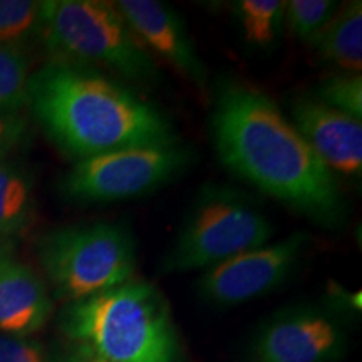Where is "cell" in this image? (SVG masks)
I'll return each instance as SVG.
<instances>
[{
  "mask_svg": "<svg viewBox=\"0 0 362 362\" xmlns=\"http://www.w3.org/2000/svg\"><path fill=\"white\" fill-rule=\"evenodd\" d=\"M310 235L296 232L270 245L242 252L203 272L198 293L206 304L235 307L277 291L310 247Z\"/></svg>",
  "mask_w": 362,
  "mask_h": 362,
  "instance_id": "obj_8",
  "label": "cell"
},
{
  "mask_svg": "<svg viewBox=\"0 0 362 362\" xmlns=\"http://www.w3.org/2000/svg\"><path fill=\"white\" fill-rule=\"evenodd\" d=\"M27 121L19 115H0V161H6L13 149L27 138Z\"/></svg>",
  "mask_w": 362,
  "mask_h": 362,
  "instance_id": "obj_21",
  "label": "cell"
},
{
  "mask_svg": "<svg viewBox=\"0 0 362 362\" xmlns=\"http://www.w3.org/2000/svg\"><path fill=\"white\" fill-rule=\"evenodd\" d=\"M27 104L49 138L76 160L181 143L168 116L88 67L51 62L29 79Z\"/></svg>",
  "mask_w": 362,
  "mask_h": 362,
  "instance_id": "obj_2",
  "label": "cell"
},
{
  "mask_svg": "<svg viewBox=\"0 0 362 362\" xmlns=\"http://www.w3.org/2000/svg\"><path fill=\"white\" fill-rule=\"evenodd\" d=\"M51 312L42 279L24 262L0 250V334L24 337L37 332Z\"/></svg>",
  "mask_w": 362,
  "mask_h": 362,
  "instance_id": "obj_12",
  "label": "cell"
},
{
  "mask_svg": "<svg viewBox=\"0 0 362 362\" xmlns=\"http://www.w3.org/2000/svg\"><path fill=\"white\" fill-rule=\"evenodd\" d=\"M115 6L136 37L193 84L203 89L206 69L178 12L158 0H119Z\"/></svg>",
  "mask_w": 362,
  "mask_h": 362,
  "instance_id": "obj_11",
  "label": "cell"
},
{
  "mask_svg": "<svg viewBox=\"0 0 362 362\" xmlns=\"http://www.w3.org/2000/svg\"><path fill=\"white\" fill-rule=\"evenodd\" d=\"M336 8L337 4L332 0H288L285 2L284 22L298 40L310 45Z\"/></svg>",
  "mask_w": 362,
  "mask_h": 362,
  "instance_id": "obj_18",
  "label": "cell"
},
{
  "mask_svg": "<svg viewBox=\"0 0 362 362\" xmlns=\"http://www.w3.org/2000/svg\"><path fill=\"white\" fill-rule=\"evenodd\" d=\"M192 160L181 143L117 149L76 163L62 180V193L76 202L146 197L178 178Z\"/></svg>",
  "mask_w": 362,
  "mask_h": 362,
  "instance_id": "obj_7",
  "label": "cell"
},
{
  "mask_svg": "<svg viewBox=\"0 0 362 362\" xmlns=\"http://www.w3.org/2000/svg\"><path fill=\"white\" fill-rule=\"evenodd\" d=\"M29 79L24 51L0 44V115H19L29 98Z\"/></svg>",
  "mask_w": 362,
  "mask_h": 362,
  "instance_id": "obj_17",
  "label": "cell"
},
{
  "mask_svg": "<svg viewBox=\"0 0 362 362\" xmlns=\"http://www.w3.org/2000/svg\"><path fill=\"white\" fill-rule=\"evenodd\" d=\"M64 362H106V361L94 354L93 351H89L88 347L81 346V344H76L74 349L66 356Z\"/></svg>",
  "mask_w": 362,
  "mask_h": 362,
  "instance_id": "obj_22",
  "label": "cell"
},
{
  "mask_svg": "<svg viewBox=\"0 0 362 362\" xmlns=\"http://www.w3.org/2000/svg\"><path fill=\"white\" fill-rule=\"evenodd\" d=\"M0 362H47L37 344L24 337L0 334Z\"/></svg>",
  "mask_w": 362,
  "mask_h": 362,
  "instance_id": "obj_20",
  "label": "cell"
},
{
  "mask_svg": "<svg viewBox=\"0 0 362 362\" xmlns=\"http://www.w3.org/2000/svg\"><path fill=\"white\" fill-rule=\"evenodd\" d=\"M320 103L327 104L334 110L349 115L357 121H362V76L361 74H334L324 79L315 90Z\"/></svg>",
  "mask_w": 362,
  "mask_h": 362,
  "instance_id": "obj_19",
  "label": "cell"
},
{
  "mask_svg": "<svg viewBox=\"0 0 362 362\" xmlns=\"http://www.w3.org/2000/svg\"><path fill=\"white\" fill-rule=\"evenodd\" d=\"M44 2L0 0V44L22 49L40 39Z\"/></svg>",
  "mask_w": 362,
  "mask_h": 362,
  "instance_id": "obj_16",
  "label": "cell"
},
{
  "mask_svg": "<svg viewBox=\"0 0 362 362\" xmlns=\"http://www.w3.org/2000/svg\"><path fill=\"white\" fill-rule=\"evenodd\" d=\"M347 347L342 317L329 307L298 304L275 312L252 339L250 362H336Z\"/></svg>",
  "mask_w": 362,
  "mask_h": 362,
  "instance_id": "obj_9",
  "label": "cell"
},
{
  "mask_svg": "<svg viewBox=\"0 0 362 362\" xmlns=\"http://www.w3.org/2000/svg\"><path fill=\"white\" fill-rule=\"evenodd\" d=\"M33 180L25 170L0 161V238L24 232L34 216Z\"/></svg>",
  "mask_w": 362,
  "mask_h": 362,
  "instance_id": "obj_14",
  "label": "cell"
},
{
  "mask_svg": "<svg viewBox=\"0 0 362 362\" xmlns=\"http://www.w3.org/2000/svg\"><path fill=\"white\" fill-rule=\"evenodd\" d=\"M288 119L334 175L359 178L362 173V121L334 110L314 96L296 99Z\"/></svg>",
  "mask_w": 362,
  "mask_h": 362,
  "instance_id": "obj_10",
  "label": "cell"
},
{
  "mask_svg": "<svg viewBox=\"0 0 362 362\" xmlns=\"http://www.w3.org/2000/svg\"><path fill=\"white\" fill-rule=\"evenodd\" d=\"M37 255L57 296L71 302L128 282L138 264L136 240L128 226L106 220L45 233Z\"/></svg>",
  "mask_w": 362,
  "mask_h": 362,
  "instance_id": "obj_6",
  "label": "cell"
},
{
  "mask_svg": "<svg viewBox=\"0 0 362 362\" xmlns=\"http://www.w3.org/2000/svg\"><path fill=\"white\" fill-rule=\"evenodd\" d=\"M245 42L269 51L275 47L284 30L285 2L282 0H240L235 4Z\"/></svg>",
  "mask_w": 362,
  "mask_h": 362,
  "instance_id": "obj_15",
  "label": "cell"
},
{
  "mask_svg": "<svg viewBox=\"0 0 362 362\" xmlns=\"http://www.w3.org/2000/svg\"><path fill=\"white\" fill-rule=\"evenodd\" d=\"M274 225L245 193L206 185L183 216L163 270H208L238 253L267 245Z\"/></svg>",
  "mask_w": 362,
  "mask_h": 362,
  "instance_id": "obj_5",
  "label": "cell"
},
{
  "mask_svg": "<svg viewBox=\"0 0 362 362\" xmlns=\"http://www.w3.org/2000/svg\"><path fill=\"white\" fill-rule=\"evenodd\" d=\"M40 40L52 62L103 66L133 83H155L160 72L115 4L49 0L42 7Z\"/></svg>",
  "mask_w": 362,
  "mask_h": 362,
  "instance_id": "obj_4",
  "label": "cell"
},
{
  "mask_svg": "<svg viewBox=\"0 0 362 362\" xmlns=\"http://www.w3.org/2000/svg\"><path fill=\"white\" fill-rule=\"evenodd\" d=\"M317 54L342 72L362 71V2L352 0L337 7L327 24L310 42Z\"/></svg>",
  "mask_w": 362,
  "mask_h": 362,
  "instance_id": "obj_13",
  "label": "cell"
},
{
  "mask_svg": "<svg viewBox=\"0 0 362 362\" xmlns=\"http://www.w3.org/2000/svg\"><path fill=\"white\" fill-rule=\"evenodd\" d=\"M210 129L221 163L238 178L325 228L346 223L347 202L336 175L260 89L220 81Z\"/></svg>",
  "mask_w": 362,
  "mask_h": 362,
  "instance_id": "obj_1",
  "label": "cell"
},
{
  "mask_svg": "<svg viewBox=\"0 0 362 362\" xmlns=\"http://www.w3.org/2000/svg\"><path fill=\"white\" fill-rule=\"evenodd\" d=\"M62 327L106 362H187L168 302L144 280L71 302Z\"/></svg>",
  "mask_w": 362,
  "mask_h": 362,
  "instance_id": "obj_3",
  "label": "cell"
}]
</instances>
